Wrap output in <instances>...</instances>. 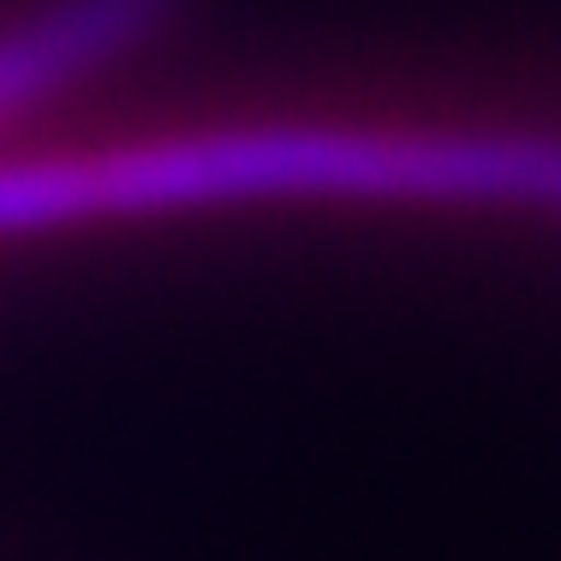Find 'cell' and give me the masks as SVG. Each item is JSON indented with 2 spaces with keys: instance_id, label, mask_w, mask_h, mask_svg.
<instances>
[{
  "instance_id": "obj_1",
  "label": "cell",
  "mask_w": 561,
  "mask_h": 561,
  "mask_svg": "<svg viewBox=\"0 0 561 561\" xmlns=\"http://www.w3.org/2000/svg\"><path fill=\"white\" fill-rule=\"evenodd\" d=\"M365 197L561 209V138L382 126H221L0 162V233L168 209Z\"/></svg>"
},
{
  "instance_id": "obj_2",
  "label": "cell",
  "mask_w": 561,
  "mask_h": 561,
  "mask_svg": "<svg viewBox=\"0 0 561 561\" xmlns=\"http://www.w3.org/2000/svg\"><path fill=\"white\" fill-rule=\"evenodd\" d=\"M173 0H48L0 31V119L131 55L168 24Z\"/></svg>"
}]
</instances>
